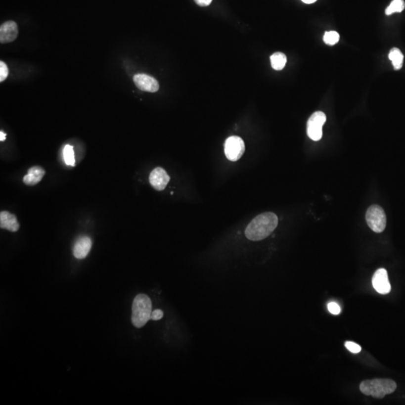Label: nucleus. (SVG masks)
Returning a JSON list of instances; mask_svg holds the SVG:
<instances>
[{
  "label": "nucleus",
  "instance_id": "nucleus-1",
  "mask_svg": "<svg viewBox=\"0 0 405 405\" xmlns=\"http://www.w3.org/2000/svg\"><path fill=\"white\" fill-rule=\"evenodd\" d=\"M278 223V217L275 213H263L255 217L247 226L245 236L249 240H263L275 230Z\"/></svg>",
  "mask_w": 405,
  "mask_h": 405
},
{
  "label": "nucleus",
  "instance_id": "nucleus-2",
  "mask_svg": "<svg viewBox=\"0 0 405 405\" xmlns=\"http://www.w3.org/2000/svg\"><path fill=\"white\" fill-rule=\"evenodd\" d=\"M396 388V382L390 379L365 380L360 385V391L364 395L378 399H384L387 395L394 393Z\"/></svg>",
  "mask_w": 405,
  "mask_h": 405
},
{
  "label": "nucleus",
  "instance_id": "nucleus-3",
  "mask_svg": "<svg viewBox=\"0 0 405 405\" xmlns=\"http://www.w3.org/2000/svg\"><path fill=\"white\" fill-rule=\"evenodd\" d=\"M152 301L146 294L135 297L132 304V322L136 328H141L151 320Z\"/></svg>",
  "mask_w": 405,
  "mask_h": 405
},
{
  "label": "nucleus",
  "instance_id": "nucleus-4",
  "mask_svg": "<svg viewBox=\"0 0 405 405\" xmlns=\"http://www.w3.org/2000/svg\"><path fill=\"white\" fill-rule=\"evenodd\" d=\"M365 219L368 227L375 233H382L385 230L387 216L384 209L380 206L372 205L367 210Z\"/></svg>",
  "mask_w": 405,
  "mask_h": 405
},
{
  "label": "nucleus",
  "instance_id": "nucleus-5",
  "mask_svg": "<svg viewBox=\"0 0 405 405\" xmlns=\"http://www.w3.org/2000/svg\"><path fill=\"white\" fill-rule=\"evenodd\" d=\"M326 120V115L321 111L315 112L309 118L307 123V134L314 141H318L322 138V128Z\"/></svg>",
  "mask_w": 405,
  "mask_h": 405
},
{
  "label": "nucleus",
  "instance_id": "nucleus-6",
  "mask_svg": "<svg viewBox=\"0 0 405 405\" xmlns=\"http://www.w3.org/2000/svg\"><path fill=\"white\" fill-rule=\"evenodd\" d=\"M245 152V143L241 137L232 136L226 140L225 152L227 159L232 162L239 160Z\"/></svg>",
  "mask_w": 405,
  "mask_h": 405
},
{
  "label": "nucleus",
  "instance_id": "nucleus-7",
  "mask_svg": "<svg viewBox=\"0 0 405 405\" xmlns=\"http://www.w3.org/2000/svg\"><path fill=\"white\" fill-rule=\"evenodd\" d=\"M372 285L380 294H388L391 291V284L389 281L388 273L384 268L378 269L372 278Z\"/></svg>",
  "mask_w": 405,
  "mask_h": 405
},
{
  "label": "nucleus",
  "instance_id": "nucleus-8",
  "mask_svg": "<svg viewBox=\"0 0 405 405\" xmlns=\"http://www.w3.org/2000/svg\"><path fill=\"white\" fill-rule=\"evenodd\" d=\"M134 83L139 90L145 92H155L159 90V84L155 78L145 74L134 76Z\"/></svg>",
  "mask_w": 405,
  "mask_h": 405
},
{
  "label": "nucleus",
  "instance_id": "nucleus-9",
  "mask_svg": "<svg viewBox=\"0 0 405 405\" xmlns=\"http://www.w3.org/2000/svg\"><path fill=\"white\" fill-rule=\"evenodd\" d=\"M170 181V177L166 171L162 168H156L151 172L149 182L155 189L162 191L165 189Z\"/></svg>",
  "mask_w": 405,
  "mask_h": 405
},
{
  "label": "nucleus",
  "instance_id": "nucleus-10",
  "mask_svg": "<svg viewBox=\"0 0 405 405\" xmlns=\"http://www.w3.org/2000/svg\"><path fill=\"white\" fill-rule=\"evenodd\" d=\"M18 36V27L15 22L8 20L0 27V42L2 44L14 42Z\"/></svg>",
  "mask_w": 405,
  "mask_h": 405
},
{
  "label": "nucleus",
  "instance_id": "nucleus-11",
  "mask_svg": "<svg viewBox=\"0 0 405 405\" xmlns=\"http://www.w3.org/2000/svg\"><path fill=\"white\" fill-rule=\"evenodd\" d=\"M92 245V240L89 236H81L75 242L73 249L74 256L77 259H84L90 253Z\"/></svg>",
  "mask_w": 405,
  "mask_h": 405
},
{
  "label": "nucleus",
  "instance_id": "nucleus-12",
  "mask_svg": "<svg viewBox=\"0 0 405 405\" xmlns=\"http://www.w3.org/2000/svg\"><path fill=\"white\" fill-rule=\"evenodd\" d=\"M0 227L11 232H16L20 228L17 218L9 212L2 211L0 213Z\"/></svg>",
  "mask_w": 405,
  "mask_h": 405
},
{
  "label": "nucleus",
  "instance_id": "nucleus-13",
  "mask_svg": "<svg viewBox=\"0 0 405 405\" xmlns=\"http://www.w3.org/2000/svg\"><path fill=\"white\" fill-rule=\"evenodd\" d=\"M45 175V171L39 166L32 167L29 169L27 175L23 179L24 183L30 186L37 185Z\"/></svg>",
  "mask_w": 405,
  "mask_h": 405
},
{
  "label": "nucleus",
  "instance_id": "nucleus-14",
  "mask_svg": "<svg viewBox=\"0 0 405 405\" xmlns=\"http://www.w3.org/2000/svg\"><path fill=\"white\" fill-rule=\"evenodd\" d=\"M270 62L272 69L276 71L282 70L287 63V56L281 52H277L271 56Z\"/></svg>",
  "mask_w": 405,
  "mask_h": 405
},
{
  "label": "nucleus",
  "instance_id": "nucleus-15",
  "mask_svg": "<svg viewBox=\"0 0 405 405\" xmlns=\"http://www.w3.org/2000/svg\"><path fill=\"white\" fill-rule=\"evenodd\" d=\"M389 59L393 62L395 70H399L403 66L404 56L402 51L399 48L392 49L389 53Z\"/></svg>",
  "mask_w": 405,
  "mask_h": 405
},
{
  "label": "nucleus",
  "instance_id": "nucleus-16",
  "mask_svg": "<svg viewBox=\"0 0 405 405\" xmlns=\"http://www.w3.org/2000/svg\"><path fill=\"white\" fill-rule=\"evenodd\" d=\"M63 158L65 163L69 166L74 167L75 165V152L73 146L71 145H65L63 149Z\"/></svg>",
  "mask_w": 405,
  "mask_h": 405
},
{
  "label": "nucleus",
  "instance_id": "nucleus-17",
  "mask_svg": "<svg viewBox=\"0 0 405 405\" xmlns=\"http://www.w3.org/2000/svg\"><path fill=\"white\" fill-rule=\"evenodd\" d=\"M405 8V2L404 0H393L390 6L386 9V14L391 15L393 13L402 12Z\"/></svg>",
  "mask_w": 405,
  "mask_h": 405
},
{
  "label": "nucleus",
  "instance_id": "nucleus-18",
  "mask_svg": "<svg viewBox=\"0 0 405 405\" xmlns=\"http://www.w3.org/2000/svg\"><path fill=\"white\" fill-rule=\"evenodd\" d=\"M340 39L339 33L335 31L326 32L323 36V42L329 45H334L338 43Z\"/></svg>",
  "mask_w": 405,
  "mask_h": 405
},
{
  "label": "nucleus",
  "instance_id": "nucleus-19",
  "mask_svg": "<svg viewBox=\"0 0 405 405\" xmlns=\"http://www.w3.org/2000/svg\"><path fill=\"white\" fill-rule=\"evenodd\" d=\"M8 75V69L6 64L1 61L0 62V82L2 83L6 79Z\"/></svg>",
  "mask_w": 405,
  "mask_h": 405
},
{
  "label": "nucleus",
  "instance_id": "nucleus-20",
  "mask_svg": "<svg viewBox=\"0 0 405 405\" xmlns=\"http://www.w3.org/2000/svg\"><path fill=\"white\" fill-rule=\"evenodd\" d=\"M345 346L350 352L353 353V354H359V353L361 351V350H362V348H361L360 345L353 342H345Z\"/></svg>",
  "mask_w": 405,
  "mask_h": 405
},
{
  "label": "nucleus",
  "instance_id": "nucleus-21",
  "mask_svg": "<svg viewBox=\"0 0 405 405\" xmlns=\"http://www.w3.org/2000/svg\"><path fill=\"white\" fill-rule=\"evenodd\" d=\"M328 310H329V312H330L331 314H332V315H336L340 314L341 308L338 303L332 302V303L328 304Z\"/></svg>",
  "mask_w": 405,
  "mask_h": 405
},
{
  "label": "nucleus",
  "instance_id": "nucleus-22",
  "mask_svg": "<svg viewBox=\"0 0 405 405\" xmlns=\"http://www.w3.org/2000/svg\"><path fill=\"white\" fill-rule=\"evenodd\" d=\"M164 312L160 309H156L153 311L151 315V320H159L163 317Z\"/></svg>",
  "mask_w": 405,
  "mask_h": 405
},
{
  "label": "nucleus",
  "instance_id": "nucleus-23",
  "mask_svg": "<svg viewBox=\"0 0 405 405\" xmlns=\"http://www.w3.org/2000/svg\"><path fill=\"white\" fill-rule=\"evenodd\" d=\"M212 1H213V0H194V2H195L197 5L202 7L208 6V5L211 4Z\"/></svg>",
  "mask_w": 405,
  "mask_h": 405
},
{
  "label": "nucleus",
  "instance_id": "nucleus-24",
  "mask_svg": "<svg viewBox=\"0 0 405 405\" xmlns=\"http://www.w3.org/2000/svg\"><path fill=\"white\" fill-rule=\"evenodd\" d=\"M5 136H6V135H5L2 131H1V132H0V140H1V141H4V140H5Z\"/></svg>",
  "mask_w": 405,
  "mask_h": 405
},
{
  "label": "nucleus",
  "instance_id": "nucleus-25",
  "mask_svg": "<svg viewBox=\"0 0 405 405\" xmlns=\"http://www.w3.org/2000/svg\"><path fill=\"white\" fill-rule=\"evenodd\" d=\"M304 3L306 4H312L314 3V2H316L317 0H302Z\"/></svg>",
  "mask_w": 405,
  "mask_h": 405
}]
</instances>
